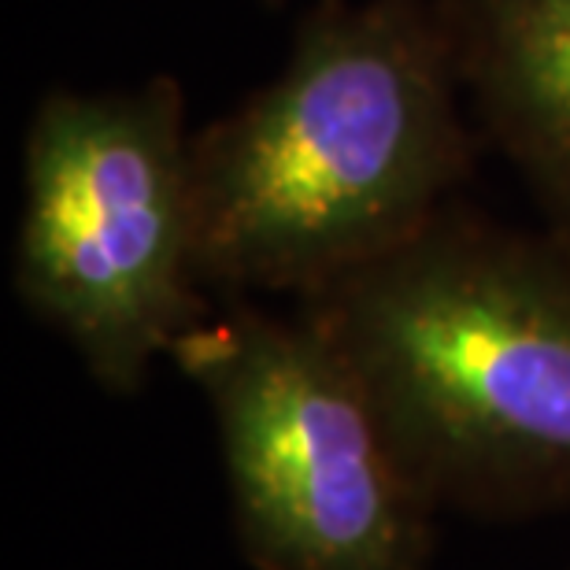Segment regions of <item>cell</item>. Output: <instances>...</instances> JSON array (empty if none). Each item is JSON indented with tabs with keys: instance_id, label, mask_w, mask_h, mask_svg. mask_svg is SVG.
Returning a JSON list of instances; mask_svg holds the SVG:
<instances>
[{
	"instance_id": "6da1fadb",
	"label": "cell",
	"mask_w": 570,
	"mask_h": 570,
	"mask_svg": "<svg viewBox=\"0 0 570 570\" xmlns=\"http://www.w3.org/2000/svg\"><path fill=\"white\" fill-rule=\"evenodd\" d=\"M478 145L438 0H315L282 71L193 127L200 278L304 301L460 200Z\"/></svg>"
},
{
	"instance_id": "7a4b0ae2",
	"label": "cell",
	"mask_w": 570,
	"mask_h": 570,
	"mask_svg": "<svg viewBox=\"0 0 570 570\" xmlns=\"http://www.w3.org/2000/svg\"><path fill=\"white\" fill-rule=\"evenodd\" d=\"M367 390L433 508H570V248L452 200L296 301Z\"/></svg>"
},
{
	"instance_id": "3957f363",
	"label": "cell",
	"mask_w": 570,
	"mask_h": 570,
	"mask_svg": "<svg viewBox=\"0 0 570 570\" xmlns=\"http://www.w3.org/2000/svg\"><path fill=\"white\" fill-rule=\"evenodd\" d=\"M175 75L122 89H49L22 134L11 285L105 393L134 396L212 315Z\"/></svg>"
},
{
	"instance_id": "277c9868",
	"label": "cell",
	"mask_w": 570,
	"mask_h": 570,
	"mask_svg": "<svg viewBox=\"0 0 570 570\" xmlns=\"http://www.w3.org/2000/svg\"><path fill=\"white\" fill-rule=\"evenodd\" d=\"M167 360L212 412L253 570H426L438 508L312 315L223 301Z\"/></svg>"
},
{
	"instance_id": "5b68a950",
	"label": "cell",
	"mask_w": 570,
	"mask_h": 570,
	"mask_svg": "<svg viewBox=\"0 0 570 570\" xmlns=\"http://www.w3.org/2000/svg\"><path fill=\"white\" fill-rule=\"evenodd\" d=\"M466 108L570 248V0H438Z\"/></svg>"
},
{
	"instance_id": "8992f818",
	"label": "cell",
	"mask_w": 570,
	"mask_h": 570,
	"mask_svg": "<svg viewBox=\"0 0 570 570\" xmlns=\"http://www.w3.org/2000/svg\"><path fill=\"white\" fill-rule=\"evenodd\" d=\"M264 4H285V0H264Z\"/></svg>"
}]
</instances>
